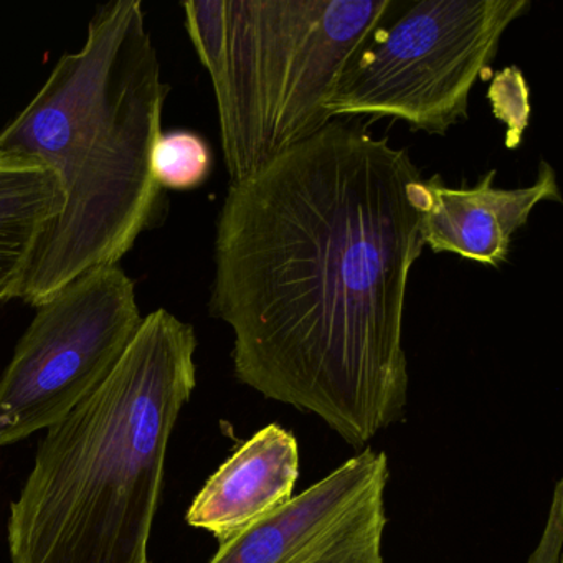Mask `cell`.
I'll return each mask as SVG.
<instances>
[{"label":"cell","instance_id":"6da1fadb","mask_svg":"<svg viewBox=\"0 0 563 563\" xmlns=\"http://www.w3.org/2000/svg\"><path fill=\"white\" fill-rule=\"evenodd\" d=\"M424 199L407 150L339 121L230 183L210 312L232 329L235 377L357 450L404 420Z\"/></svg>","mask_w":563,"mask_h":563},{"label":"cell","instance_id":"7a4b0ae2","mask_svg":"<svg viewBox=\"0 0 563 563\" xmlns=\"http://www.w3.org/2000/svg\"><path fill=\"white\" fill-rule=\"evenodd\" d=\"M169 91L143 4L114 0L95 12L84 47L65 54L0 131V150L45 161L64 187L22 301L38 308L85 273L118 265L159 222L164 190L151 157Z\"/></svg>","mask_w":563,"mask_h":563},{"label":"cell","instance_id":"3957f363","mask_svg":"<svg viewBox=\"0 0 563 563\" xmlns=\"http://www.w3.org/2000/svg\"><path fill=\"white\" fill-rule=\"evenodd\" d=\"M197 335L143 318L103 384L48 428L8 520L12 563H150L170 434L197 385Z\"/></svg>","mask_w":563,"mask_h":563},{"label":"cell","instance_id":"277c9868","mask_svg":"<svg viewBox=\"0 0 563 563\" xmlns=\"http://www.w3.org/2000/svg\"><path fill=\"white\" fill-rule=\"evenodd\" d=\"M394 0H206L183 4L209 71L230 183L328 126L345 71Z\"/></svg>","mask_w":563,"mask_h":563},{"label":"cell","instance_id":"5b68a950","mask_svg":"<svg viewBox=\"0 0 563 563\" xmlns=\"http://www.w3.org/2000/svg\"><path fill=\"white\" fill-rule=\"evenodd\" d=\"M530 0H421L378 29L351 65L328 113L371 114L446 134L467 118L474 85L489 71L507 29Z\"/></svg>","mask_w":563,"mask_h":563},{"label":"cell","instance_id":"8992f818","mask_svg":"<svg viewBox=\"0 0 563 563\" xmlns=\"http://www.w3.org/2000/svg\"><path fill=\"white\" fill-rule=\"evenodd\" d=\"M35 309L0 377V448L48 430L90 397L143 321L120 265L85 273Z\"/></svg>","mask_w":563,"mask_h":563},{"label":"cell","instance_id":"52a82bcc","mask_svg":"<svg viewBox=\"0 0 563 563\" xmlns=\"http://www.w3.org/2000/svg\"><path fill=\"white\" fill-rule=\"evenodd\" d=\"M388 457L357 456L260 522L220 543L210 563H385Z\"/></svg>","mask_w":563,"mask_h":563},{"label":"cell","instance_id":"ba28073f","mask_svg":"<svg viewBox=\"0 0 563 563\" xmlns=\"http://www.w3.org/2000/svg\"><path fill=\"white\" fill-rule=\"evenodd\" d=\"M494 179L496 170L471 187L446 186L440 176L424 180V246L497 268L509 258L514 233L532 210L540 202H562L555 170L545 161H540L533 184L522 189H499Z\"/></svg>","mask_w":563,"mask_h":563},{"label":"cell","instance_id":"9c48e42d","mask_svg":"<svg viewBox=\"0 0 563 563\" xmlns=\"http://www.w3.org/2000/svg\"><path fill=\"white\" fill-rule=\"evenodd\" d=\"M299 474L295 434L268 424L209 477L187 510V523L227 542L291 500Z\"/></svg>","mask_w":563,"mask_h":563},{"label":"cell","instance_id":"30bf717a","mask_svg":"<svg viewBox=\"0 0 563 563\" xmlns=\"http://www.w3.org/2000/svg\"><path fill=\"white\" fill-rule=\"evenodd\" d=\"M64 200L60 177L45 161L0 150V305L21 298L42 236Z\"/></svg>","mask_w":563,"mask_h":563},{"label":"cell","instance_id":"8fae6325","mask_svg":"<svg viewBox=\"0 0 563 563\" xmlns=\"http://www.w3.org/2000/svg\"><path fill=\"white\" fill-rule=\"evenodd\" d=\"M212 166V150L194 131H167L154 144L151 170L163 190L197 189L209 179Z\"/></svg>","mask_w":563,"mask_h":563},{"label":"cell","instance_id":"7c38bea8","mask_svg":"<svg viewBox=\"0 0 563 563\" xmlns=\"http://www.w3.org/2000/svg\"><path fill=\"white\" fill-rule=\"evenodd\" d=\"M529 85L519 67H506L497 71L490 81L487 98L494 117L506 124L507 150H516L522 143L523 133L529 126Z\"/></svg>","mask_w":563,"mask_h":563},{"label":"cell","instance_id":"4fadbf2b","mask_svg":"<svg viewBox=\"0 0 563 563\" xmlns=\"http://www.w3.org/2000/svg\"><path fill=\"white\" fill-rule=\"evenodd\" d=\"M563 547V483L559 481L553 489L549 516L540 533L539 543L530 553L527 563H562Z\"/></svg>","mask_w":563,"mask_h":563}]
</instances>
